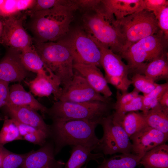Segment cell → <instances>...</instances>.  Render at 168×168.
Returning a JSON list of instances; mask_svg holds the SVG:
<instances>
[{
  "label": "cell",
  "mask_w": 168,
  "mask_h": 168,
  "mask_svg": "<svg viewBox=\"0 0 168 168\" xmlns=\"http://www.w3.org/2000/svg\"><path fill=\"white\" fill-rule=\"evenodd\" d=\"M75 11L71 7L61 5L29 15L27 27L33 42L44 43L62 39L69 31Z\"/></svg>",
  "instance_id": "obj_1"
},
{
  "label": "cell",
  "mask_w": 168,
  "mask_h": 168,
  "mask_svg": "<svg viewBox=\"0 0 168 168\" xmlns=\"http://www.w3.org/2000/svg\"><path fill=\"white\" fill-rule=\"evenodd\" d=\"M52 121L50 137L53 140L55 155L66 146H80L94 151L99 143L100 139L95 132L98 122L77 119Z\"/></svg>",
  "instance_id": "obj_2"
},
{
  "label": "cell",
  "mask_w": 168,
  "mask_h": 168,
  "mask_svg": "<svg viewBox=\"0 0 168 168\" xmlns=\"http://www.w3.org/2000/svg\"><path fill=\"white\" fill-rule=\"evenodd\" d=\"M36 51L46 66L59 78L62 92L67 89L74 75V60L62 39L55 42H34Z\"/></svg>",
  "instance_id": "obj_3"
},
{
  "label": "cell",
  "mask_w": 168,
  "mask_h": 168,
  "mask_svg": "<svg viewBox=\"0 0 168 168\" xmlns=\"http://www.w3.org/2000/svg\"><path fill=\"white\" fill-rule=\"evenodd\" d=\"M168 41L160 30L157 33L140 40L122 51L119 55L126 61L129 74H142L148 63L168 53Z\"/></svg>",
  "instance_id": "obj_4"
},
{
  "label": "cell",
  "mask_w": 168,
  "mask_h": 168,
  "mask_svg": "<svg viewBox=\"0 0 168 168\" xmlns=\"http://www.w3.org/2000/svg\"><path fill=\"white\" fill-rule=\"evenodd\" d=\"M114 104L100 101L74 103L58 100L48 108L47 114L52 120H82L100 124L102 119L111 114Z\"/></svg>",
  "instance_id": "obj_5"
},
{
  "label": "cell",
  "mask_w": 168,
  "mask_h": 168,
  "mask_svg": "<svg viewBox=\"0 0 168 168\" xmlns=\"http://www.w3.org/2000/svg\"><path fill=\"white\" fill-rule=\"evenodd\" d=\"M111 24L122 39V51L140 40L153 35L160 30L154 15L146 10L115 20Z\"/></svg>",
  "instance_id": "obj_6"
},
{
  "label": "cell",
  "mask_w": 168,
  "mask_h": 168,
  "mask_svg": "<svg viewBox=\"0 0 168 168\" xmlns=\"http://www.w3.org/2000/svg\"><path fill=\"white\" fill-rule=\"evenodd\" d=\"M93 13L85 14L82 17L86 32L114 53L120 55L122 51V38L113 25L105 18L100 6Z\"/></svg>",
  "instance_id": "obj_7"
},
{
  "label": "cell",
  "mask_w": 168,
  "mask_h": 168,
  "mask_svg": "<svg viewBox=\"0 0 168 168\" xmlns=\"http://www.w3.org/2000/svg\"><path fill=\"white\" fill-rule=\"evenodd\" d=\"M99 124L103 134L93 151L104 155L132 153V144L120 123L113 119L112 113L102 119Z\"/></svg>",
  "instance_id": "obj_8"
},
{
  "label": "cell",
  "mask_w": 168,
  "mask_h": 168,
  "mask_svg": "<svg viewBox=\"0 0 168 168\" xmlns=\"http://www.w3.org/2000/svg\"><path fill=\"white\" fill-rule=\"evenodd\" d=\"M62 40L69 49L74 63L101 67L100 50L86 32L76 30L68 39Z\"/></svg>",
  "instance_id": "obj_9"
},
{
  "label": "cell",
  "mask_w": 168,
  "mask_h": 168,
  "mask_svg": "<svg viewBox=\"0 0 168 168\" xmlns=\"http://www.w3.org/2000/svg\"><path fill=\"white\" fill-rule=\"evenodd\" d=\"M28 15L3 18L2 21L3 30L0 43L9 48L20 52L32 45L33 39L24 28L23 23Z\"/></svg>",
  "instance_id": "obj_10"
},
{
  "label": "cell",
  "mask_w": 168,
  "mask_h": 168,
  "mask_svg": "<svg viewBox=\"0 0 168 168\" xmlns=\"http://www.w3.org/2000/svg\"><path fill=\"white\" fill-rule=\"evenodd\" d=\"M58 100L74 103L92 101L111 102L110 98L96 91L86 79L76 72L69 85L62 92Z\"/></svg>",
  "instance_id": "obj_11"
},
{
  "label": "cell",
  "mask_w": 168,
  "mask_h": 168,
  "mask_svg": "<svg viewBox=\"0 0 168 168\" xmlns=\"http://www.w3.org/2000/svg\"><path fill=\"white\" fill-rule=\"evenodd\" d=\"M88 35L100 50L101 65L105 71V76L117 78L129 87L132 84L128 77L129 68L128 65L122 61V58L119 55L114 53L92 36Z\"/></svg>",
  "instance_id": "obj_12"
},
{
  "label": "cell",
  "mask_w": 168,
  "mask_h": 168,
  "mask_svg": "<svg viewBox=\"0 0 168 168\" xmlns=\"http://www.w3.org/2000/svg\"><path fill=\"white\" fill-rule=\"evenodd\" d=\"M132 144V153L141 158L147 152L166 143L168 134L147 126L129 137Z\"/></svg>",
  "instance_id": "obj_13"
},
{
  "label": "cell",
  "mask_w": 168,
  "mask_h": 168,
  "mask_svg": "<svg viewBox=\"0 0 168 168\" xmlns=\"http://www.w3.org/2000/svg\"><path fill=\"white\" fill-rule=\"evenodd\" d=\"M52 141L46 142L39 149L27 153L19 168H64L65 163L55 157Z\"/></svg>",
  "instance_id": "obj_14"
},
{
  "label": "cell",
  "mask_w": 168,
  "mask_h": 168,
  "mask_svg": "<svg viewBox=\"0 0 168 168\" xmlns=\"http://www.w3.org/2000/svg\"><path fill=\"white\" fill-rule=\"evenodd\" d=\"M100 7L105 18L111 23L144 10V0H102Z\"/></svg>",
  "instance_id": "obj_15"
},
{
  "label": "cell",
  "mask_w": 168,
  "mask_h": 168,
  "mask_svg": "<svg viewBox=\"0 0 168 168\" xmlns=\"http://www.w3.org/2000/svg\"><path fill=\"white\" fill-rule=\"evenodd\" d=\"M20 51L9 49L0 61V81L9 83L21 82L28 76V71L22 64Z\"/></svg>",
  "instance_id": "obj_16"
},
{
  "label": "cell",
  "mask_w": 168,
  "mask_h": 168,
  "mask_svg": "<svg viewBox=\"0 0 168 168\" xmlns=\"http://www.w3.org/2000/svg\"><path fill=\"white\" fill-rule=\"evenodd\" d=\"M25 83L30 92L37 96H48L53 94L57 101L62 93L60 80L53 73L49 75L37 73L33 79L25 81Z\"/></svg>",
  "instance_id": "obj_17"
},
{
  "label": "cell",
  "mask_w": 168,
  "mask_h": 168,
  "mask_svg": "<svg viewBox=\"0 0 168 168\" xmlns=\"http://www.w3.org/2000/svg\"><path fill=\"white\" fill-rule=\"evenodd\" d=\"M5 110L10 118L34 127L50 136V126L47 124L37 111L30 107L7 105Z\"/></svg>",
  "instance_id": "obj_18"
},
{
  "label": "cell",
  "mask_w": 168,
  "mask_h": 168,
  "mask_svg": "<svg viewBox=\"0 0 168 168\" xmlns=\"http://www.w3.org/2000/svg\"><path fill=\"white\" fill-rule=\"evenodd\" d=\"M73 68L96 91L107 98L112 95L104 76L98 67L93 65L74 63Z\"/></svg>",
  "instance_id": "obj_19"
},
{
  "label": "cell",
  "mask_w": 168,
  "mask_h": 168,
  "mask_svg": "<svg viewBox=\"0 0 168 168\" xmlns=\"http://www.w3.org/2000/svg\"><path fill=\"white\" fill-rule=\"evenodd\" d=\"M7 105L30 107L43 114H47L48 108L40 103L30 92L25 90L20 83L14 84L9 87Z\"/></svg>",
  "instance_id": "obj_20"
},
{
  "label": "cell",
  "mask_w": 168,
  "mask_h": 168,
  "mask_svg": "<svg viewBox=\"0 0 168 168\" xmlns=\"http://www.w3.org/2000/svg\"><path fill=\"white\" fill-rule=\"evenodd\" d=\"M72 147L71 156L64 168H81L91 160L95 161L99 164L100 159H105L103 154L93 153V150L90 148L80 146Z\"/></svg>",
  "instance_id": "obj_21"
},
{
  "label": "cell",
  "mask_w": 168,
  "mask_h": 168,
  "mask_svg": "<svg viewBox=\"0 0 168 168\" xmlns=\"http://www.w3.org/2000/svg\"><path fill=\"white\" fill-rule=\"evenodd\" d=\"M140 164L144 168H168V145L161 144L146 152Z\"/></svg>",
  "instance_id": "obj_22"
},
{
  "label": "cell",
  "mask_w": 168,
  "mask_h": 168,
  "mask_svg": "<svg viewBox=\"0 0 168 168\" xmlns=\"http://www.w3.org/2000/svg\"><path fill=\"white\" fill-rule=\"evenodd\" d=\"M20 57L22 64L28 71L46 75L53 73L45 64L34 45L21 51Z\"/></svg>",
  "instance_id": "obj_23"
},
{
  "label": "cell",
  "mask_w": 168,
  "mask_h": 168,
  "mask_svg": "<svg viewBox=\"0 0 168 168\" xmlns=\"http://www.w3.org/2000/svg\"><path fill=\"white\" fill-rule=\"evenodd\" d=\"M142 74L155 82L168 79V53L153 59L145 66Z\"/></svg>",
  "instance_id": "obj_24"
},
{
  "label": "cell",
  "mask_w": 168,
  "mask_h": 168,
  "mask_svg": "<svg viewBox=\"0 0 168 168\" xmlns=\"http://www.w3.org/2000/svg\"><path fill=\"white\" fill-rule=\"evenodd\" d=\"M148 126L168 134V110L159 104L145 112H143Z\"/></svg>",
  "instance_id": "obj_25"
},
{
  "label": "cell",
  "mask_w": 168,
  "mask_h": 168,
  "mask_svg": "<svg viewBox=\"0 0 168 168\" xmlns=\"http://www.w3.org/2000/svg\"><path fill=\"white\" fill-rule=\"evenodd\" d=\"M140 159L132 153L115 154L105 158L96 168H136L139 164Z\"/></svg>",
  "instance_id": "obj_26"
},
{
  "label": "cell",
  "mask_w": 168,
  "mask_h": 168,
  "mask_svg": "<svg viewBox=\"0 0 168 168\" xmlns=\"http://www.w3.org/2000/svg\"><path fill=\"white\" fill-rule=\"evenodd\" d=\"M35 0H4L0 7V17L3 18L16 16L21 12L30 9Z\"/></svg>",
  "instance_id": "obj_27"
},
{
  "label": "cell",
  "mask_w": 168,
  "mask_h": 168,
  "mask_svg": "<svg viewBox=\"0 0 168 168\" xmlns=\"http://www.w3.org/2000/svg\"><path fill=\"white\" fill-rule=\"evenodd\" d=\"M120 123L129 138L148 126L143 112L137 111L131 112L126 114Z\"/></svg>",
  "instance_id": "obj_28"
},
{
  "label": "cell",
  "mask_w": 168,
  "mask_h": 168,
  "mask_svg": "<svg viewBox=\"0 0 168 168\" xmlns=\"http://www.w3.org/2000/svg\"><path fill=\"white\" fill-rule=\"evenodd\" d=\"M23 139L18 128L11 118H5L3 126L0 131V146L16 140Z\"/></svg>",
  "instance_id": "obj_29"
},
{
  "label": "cell",
  "mask_w": 168,
  "mask_h": 168,
  "mask_svg": "<svg viewBox=\"0 0 168 168\" xmlns=\"http://www.w3.org/2000/svg\"><path fill=\"white\" fill-rule=\"evenodd\" d=\"M168 90V83L167 82L162 84H158L152 91L143 96V109L142 112H146L159 104L162 96Z\"/></svg>",
  "instance_id": "obj_30"
},
{
  "label": "cell",
  "mask_w": 168,
  "mask_h": 168,
  "mask_svg": "<svg viewBox=\"0 0 168 168\" xmlns=\"http://www.w3.org/2000/svg\"><path fill=\"white\" fill-rule=\"evenodd\" d=\"M143 96L138 95L125 105L115 110L112 113L114 119L121 123L127 113L139 110L142 111Z\"/></svg>",
  "instance_id": "obj_31"
},
{
  "label": "cell",
  "mask_w": 168,
  "mask_h": 168,
  "mask_svg": "<svg viewBox=\"0 0 168 168\" xmlns=\"http://www.w3.org/2000/svg\"><path fill=\"white\" fill-rule=\"evenodd\" d=\"M2 161L0 168H19L23 163L27 153L18 154L12 152L0 146Z\"/></svg>",
  "instance_id": "obj_32"
},
{
  "label": "cell",
  "mask_w": 168,
  "mask_h": 168,
  "mask_svg": "<svg viewBox=\"0 0 168 168\" xmlns=\"http://www.w3.org/2000/svg\"><path fill=\"white\" fill-rule=\"evenodd\" d=\"M134 89L141 92L143 96L146 95L153 90L158 84L142 74L136 73L132 75L130 79Z\"/></svg>",
  "instance_id": "obj_33"
},
{
  "label": "cell",
  "mask_w": 168,
  "mask_h": 168,
  "mask_svg": "<svg viewBox=\"0 0 168 168\" xmlns=\"http://www.w3.org/2000/svg\"><path fill=\"white\" fill-rule=\"evenodd\" d=\"M61 5H66L72 7V0H37L30 9L27 11L28 15L35 12L47 10Z\"/></svg>",
  "instance_id": "obj_34"
},
{
  "label": "cell",
  "mask_w": 168,
  "mask_h": 168,
  "mask_svg": "<svg viewBox=\"0 0 168 168\" xmlns=\"http://www.w3.org/2000/svg\"><path fill=\"white\" fill-rule=\"evenodd\" d=\"M139 92L134 89L130 92L122 93L118 90L116 92L115 102L114 104V110L117 109L129 102L139 94Z\"/></svg>",
  "instance_id": "obj_35"
},
{
  "label": "cell",
  "mask_w": 168,
  "mask_h": 168,
  "mask_svg": "<svg viewBox=\"0 0 168 168\" xmlns=\"http://www.w3.org/2000/svg\"><path fill=\"white\" fill-rule=\"evenodd\" d=\"M155 17L159 29L168 39V6L164 7Z\"/></svg>",
  "instance_id": "obj_36"
},
{
  "label": "cell",
  "mask_w": 168,
  "mask_h": 168,
  "mask_svg": "<svg viewBox=\"0 0 168 168\" xmlns=\"http://www.w3.org/2000/svg\"><path fill=\"white\" fill-rule=\"evenodd\" d=\"M144 10L152 12L156 16L164 7L168 6L166 0H144Z\"/></svg>",
  "instance_id": "obj_37"
},
{
  "label": "cell",
  "mask_w": 168,
  "mask_h": 168,
  "mask_svg": "<svg viewBox=\"0 0 168 168\" xmlns=\"http://www.w3.org/2000/svg\"><path fill=\"white\" fill-rule=\"evenodd\" d=\"M49 137L47 134L43 132L38 133L28 134L23 137V139L35 144L43 145Z\"/></svg>",
  "instance_id": "obj_38"
},
{
  "label": "cell",
  "mask_w": 168,
  "mask_h": 168,
  "mask_svg": "<svg viewBox=\"0 0 168 168\" xmlns=\"http://www.w3.org/2000/svg\"><path fill=\"white\" fill-rule=\"evenodd\" d=\"M73 2L77 9L94 11L99 6L100 0H73Z\"/></svg>",
  "instance_id": "obj_39"
},
{
  "label": "cell",
  "mask_w": 168,
  "mask_h": 168,
  "mask_svg": "<svg viewBox=\"0 0 168 168\" xmlns=\"http://www.w3.org/2000/svg\"><path fill=\"white\" fill-rule=\"evenodd\" d=\"M9 94V83L0 81V108L7 104Z\"/></svg>",
  "instance_id": "obj_40"
},
{
  "label": "cell",
  "mask_w": 168,
  "mask_h": 168,
  "mask_svg": "<svg viewBox=\"0 0 168 168\" xmlns=\"http://www.w3.org/2000/svg\"><path fill=\"white\" fill-rule=\"evenodd\" d=\"M12 119L13 120L14 123L17 126L20 134L22 138L25 135L28 134L33 133H38L40 132H43L32 126L20 123L14 119Z\"/></svg>",
  "instance_id": "obj_41"
},
{
  "label": "cell",
  "mask_w": 168,
  "mask_h": 168,
  "mask_svg": "<svg viewBox=\"0 0 168 168\" xmlns=\"http://www.w3.org/2000/svg\"><path fill=\"white\" fill-rule=\"evenodd\" d=\"M159 104L164 109L168 110V90L162 96Z\"/></svg>",
  "instance_id": "obj_42"
},
{
  "label": "cell",
  "mask_w": 168,
  "mask_h": 168,
  "mask_svg": "<svg viewBox=\"0 0 168 168\" xmlns=\"http://www.w3.org/2000/svg\"><path fill=\"white\" fill-rule=\"evenodd\" d=\"M3 30V24L2 21L0 20V38Z\"/></svg>",
  "instance_id": "obj_43"
},
{
  "label": "cell",
  "mask_w": 168,
  "mask_h": 168,
  "mask_svg": "<svg viewBox=\"0 0 168 168\" xmlns=\"http://www.w3.org/2000/svg\"><path fill=\"white\" fill-rule=\"evenodd\" d=\"M2 161V156L1 154L0 153V168L1 167V165Z\"/></svg>",
  "instance_id": "obj_44"
},
{
  "label": "cell",
  "mask_w": 168,
  "mask_h": 168,
  "mask_svg": "<svg viewBox=\"0 0 168 168\" xmlns=\"http://www.w3.org/2000/svg\"><path fill=\"white\" fill-rule=\"evenodd\" d=\"M4 1V0H0V7L2 3Z\"/></svg>",
  "instance_id": "obj_45"
}]
</instances>
